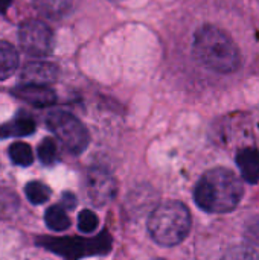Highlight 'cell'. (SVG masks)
Wrapping results in <instances>:
<instances>
[{"label": "cell", "mask_w": 259, "mask_h": 260, "mask_svg": "<svg viewBox=\"0 0 259 260\" xmlns=\"http://www.w3.org/2000/svg\"><path fill=\"white\" fill-rule=\"evenodd\" d=\"M35 131V122L29 116H17L8 123H3L0 126V139H9V137H23L29 136Z\"/></svg>", "instance_id": "11"}, {"label": "cell", "mask_w": 259, "mask_h": 260, "mask_svg": "<svg viewBox=\"0 0 259 260\" xmlns=\"http://www.w3.org/2000/svg\"><path fill=\"white\" fill-rule=\"evenodd\" d=\"M98 224H99V219L92 210H82L78 215V229L82 233H87V235L93 233L98 229Z\"/></svg>", "instance_id": "19"}, {"label": "cell", "mask_w": 259, "mask_h": 260, "mask_svg": "<svg viewBox=\"0 0 259 260\" xmlns=\"http://www.w3.org/2000/svg\"><path fill=\"white\" fill-rule=\"evenodd\" d=\"M12 94L17 96L18 99L38 107V108H44V107H50L56 102V94L53 90H50L49 87H41V85H27V84H21L17 88L12 90Z\"/></svg>", "instance_id": "9"}, {"label": "cell", "mask_w": 259, "mask_h": 260, "mask_svg": "<svg viewBox=\"0 0 259 260\" xmlns=\"http://www.w3.org/2000/svg\"><path fill=\"white\" fill-rule=\"evenodd\" d=\"M244 193L240 178L226 168L206 172L195 186V203L209 213H227L234 210Z\"/></svg>", "instance_id": "1"}, {"label": "cell", "mask_w": 259, "mask_h": 260, "mask_svg": "<svg viewBox=\"0 0 259 260\" xmlns=\"http://www.w3.org/2000/svg\"><path fill=\"white\" fill-rule=\"evenodd\" d=\"M37 244L66 260H78L84 256L105 254L111 248V238L107 232H102L98 238H40Z\"/></svg>", "instance_id": "4"}, {"label": "cell", "mask_w": 259, "mask_h": 260, "mask_svg": "<svg viewBox=\"0 0 259 260\" xmlns=\"http://www.w3.org/2000/svg\"><path fill=\"white\" fill-rule=\"evenodd\" d=\"M11 6V0H0V14H3Z\"/></svg>", "instance_id": "22"}, {"label": "cell", "mask_w": 259, "mask_h": 260, "mask_svg": "<svg viewBox=\"0 0 259 260\" xmlns=\"http://www.w3.org/2000/svg\"><path fill=\"white\" fill-rule=\"evenodd\" d=\"M221 260H259V254L250 247L237 245V247L229 248Z\"/></svg>", "instance_id": "18"}, {"label": "cell", "mask_w": 259, "mask_h": 260, "mask_svg": "<svg viewBox=\"0 0 259 260\" xmlns=\"http://www.w3.org/2000/svg\"><path fill=\"white\" fill-rule=\"evenodd\" d=\"M58 78V67L52 62L44 61H34L27 62L20 75L21 84L27 85H41L47 87L52 82H55Z\"/></svg>", "instance_id": "8"}, {"label": "cell", "mask_w": 259, "mask_h": 260, "mask_svg": "<svg viewBox=\"0 0 259 260\" xmlns=\"http://www.w3.org/2000/svg\"><path fill=\"white\" fill-rule=\"evenodd\" d=\"M237 165L243 175V178L250 183L256 184L259 181V154L256 149L247 148L238 152L237 155Z\"/></svg>", "instance_id": "10"}, {"label": "cell", "mask_w": 259, "mask_h": 260, "mask_svg": "<svg viewBox=\"0 0 259 260\" xmlns=\"http://www.w3.org/2000/svg\"><path fill=\"white\" fill-rule=\"evenodd\" d=\"M247 235L252 241L259 242V216L253 218L247 225Z\"/></svg>", "instance_id": "20"}, {"label": "cell", "mask_w": 259, "mask_h": 260, "mask_svg": "<svg viewBox=\"0 0 259 260\" xmlns=\"http://www.w3.org/2000/svg\"><path fill=\"white\" fill-rule=\"evenodd\" d=\"M21 49L31 56H46L53 47V34L46 23L31 20L21 24L18 30Z\"/></svg>", "instance_id": "6"}, {"label": "cell", "mask_w": 259, "mask_h": 260, "mask_svg": "<svg viewBox=\"0 0 259 260\" xmlns=\"http://www.w3.org/2000/svg\"><path fill=\"white\" fill-rule=\"evenodd\" d=\"M154 260H163V259H154Z\"/></svg>", "instance_id": "23"}, {"label": "cell", "mask_w": 259, "mask_h": 260, "mask_svg": "<svg viewBox=\"0 0 259 260\" xmlns=\"http://www.w3.org/2000/svg\"><path fill=\"white\" fill-rule=\"evenodd\" d=\"M191 230L189 210L177 201H168L157 206L148 218V232L151 238L165 247L180 244Z\"/></svg>", "instance_id": "3"}, {"label": "cell", "mask_w": 259, "mask_h": 260, "mask_svg": "<svg viewBox=\"0 0 259 260\" xmlns=\"http://www.w3.org/2000/svg\"><path fill=\"white\" fill-rule=\"evenodd\" d=\"M18 67V55L15 47L6 41H0V81L8 79Z\"/></svg>", "instance_id": "13"}, {"label": "cell", "mask_w": 259, "mask_h": 260, "mask_svg": "<svg viewBox=\"0 0 259 260\" xmlns=\"http://www.w3.org/2000/svg\"><path fill=\"white\" fill-rule=\"evenodd\" d=\"M85 192L96 206H104L114 200L118 184L114 177L104 168H92L85 175Z\"/></svg>", "instance_id": "7"}, {"label": "cell", "mask_w": 259, "mask_h": 260, "mask_svg": "<svg viewBox=\"0 0 259 260\" xmlns=\"http://www.w3.org/2000/svg\"><path fill=\"white\" fill-rule=\"evenodd\" d=\"M61 201H63V204H64L67 209H73V207L76 206V198H75V195H72V193H69V192L63 193Z\"/></svg>", "instance_id": "21"}, {"label": "cell", "mask_w": 259, "mask_h": 260, "mask_svg": "<svg viewBox=\"0 0 259 260\" xmlns=\"http://www.w3.org/2000/svg\"><path fill=\"white\" fill-rule=\"evenodd\" d=\"M9 158L14 165L17 166H29L34 161V154H32V148L27 143L23 142H15L9 146Z\"/></svg>", "instance_id": "15"}, {"label": "cell", "mask_w": 259, "mask_h": 260, "mask_svg": "<svg viewBox=\"0 0 259 260\" xmlns=\"http://www.w3.org/2000/svg\"><path fill=\"white\" fill-rule=\"evenodd\" d=\"M35 9L47 18H61L72 8V0H34Z\"/></svg>", "instance_id": "12"}, {"label": "cell", "mask_w": 259, "mask_h": 260, "mask_svg": "<svg viewBox=\"0 0 259 260\" xmlns=\"http://www.w3.org/2000/svg\"><path fill=\"white\" fill-rule=\"evenodd\" d=\"M46 123L69 152L81 154L89 146V131L73 114L66 111H52L49 113Z\"/></svg>", "instance_id": "5"}, {"label": "cell", "mask_w": 259, "mask_h": 260, "mask_svg": "<svg viewBox=\"0 0 259 260\" xmlns=\"http://www.w3.org/2000/svg\"><path fill=\"white\" fill-rule=\"evenodd\" d=\"M44 221L47 227L53 232H64L70 227V218L67 216L66 210L60 206H52L46 210Z\"/></svg>", "instance_id": "14"}, {"label": "cell", "mask_w": 259, "mask_h": 260, "mask_svg": "<svg viewBox=\"0 0 259 260\" xmlns=\"http://www.w3.org/2000/svg\"><path fill=\"white\" fill-rule=\"evenodd\" d=\"M194 53L208 69L218 73L238 70L241 56L232 38L217 26H203L194 38Z\"/></svg>", "instance_id": "2"}, {"label": "cell", "mask_w": 259, "mask_h": 260, "mask_svg": "<svg viewBox=\"0 0 259 260\" xmlns=\"http://www.w3.org/2000/svg\"><path fill=\"white\" fill-rule=\"evenodd\" d=\"M24 193H26L27 200H29L32 204H37V206H38V204H44V203L49 200V197H50V189H49L46 184L40 183V181H31V183L26 184Z\"/></svg>", "instance_id": "16"}, {"label": "cell", "mask_w": 259, "mask_h": 260, "mask_svg": "<svg viewBox=\"0 0 259 260\" xmlns=\"http://www.w3.org/2000/svg\"><path fill=\"white\" fill-rule=\"evenodd\" d=\"M38 158L46 166H50L56 161L58 149H56V143L53 139L46 137L44 140H41V143L38 145Z\"/></svg>", "instance_id": "17"}]
</instances>
